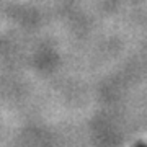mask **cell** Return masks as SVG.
<instances>
[{
    "label": "cell",
    "instance_id": "obj_1",
    "mask_svg": "<svg viewBox=\"0 0 147 147\" xmlns=\"http://www.w3.org/2000/svg\"><path fill=\"white\" fill-rule=\"evenodd\" d=\"M137 147H147V146H137Z\"/></svg>",
    "mask_w": 147,
    "mask_h": 147
}]
</instances>
